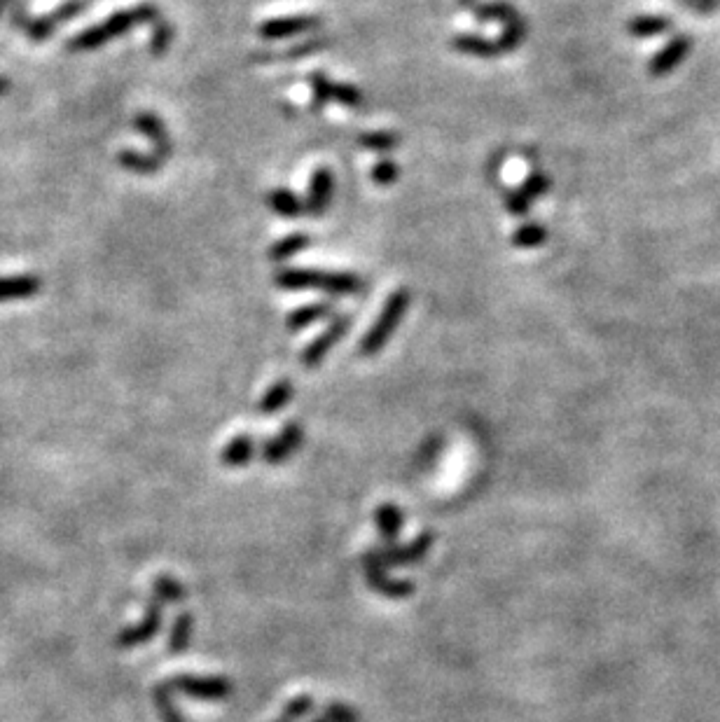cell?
Wrapping results in <instances>:
<instances>
[{
  "mask_svg": "<svg viewBox=\"0 0 720 722\" xmlns=\"http://www.w3.org/2000/svg\"><path fill=\"white\" fill-rule=\"evenodd\" d=\"M159 19H162V12H159V8H155L152 3L136 5V8H131V10L115 12V15H110L103 24L89 26L87 31H82V33H78V36H73L71 40H68L66 47L71 52L96 50V47H101V45L110 43V40L124 36V33H127L129 29H134V26L157 24Z\"/></svg>",
  "mask_w": 720,
  "mask_h": 722,
  "instance_id": "6da1fadb",
  "label": "cell"
},
{
  "mask_svg": "<svg viewBox=\"0 0 720 722\" xmlns=\"http://www.w3.org/2000/svg\"><path fill=\"white\" fill-rule=\"evenodd\" d=\"M276 286L286 290L318 288L330 295H353L365 288V283L356 274L337 272H314V269H283L276 274Z\"/></svg>",
  "mask_w": 720,
  "mask_h": 722,
  "instance_id": "7a4b0ae2",
  "label": "cell"
},
{
  "mask_svg": "<svg viewBox=\"0 0 720 722\" xmlns=\"http://www.w3.org/2000/svg\"><path fill=\"white\" fill-rule=\"evenodd\" d=\"M407 307H410V290L405 288L396 290V293L386 300L382 314H379L375 325H372L368 335L360 342V353H363V356H375V353L384 349L393 332H396L398 323L403 321Z\"/></svg>",
  "mask_w": 720,
  "mask_h": 722,
  "instance_id": "3957f363",
  "label": "cell"
},
{
  "mask_svg": "<svg viewBox=\"0 0 720 722\" xmlns=\"http://www.w3.org/2000/svg\"><path fill=\"white\" fill-rule=\"evenodd\" d=\"M82 10H85V0H68V3H64L59 10H54L52 15L47 17H31L29 12H24V8H15L10 12V22L12 26H17V29H22L31 40L40 43V40L50 38L59 24L71 22Z\"/></svg>",
  "mask_w": 720,
  "mask_h": 722,
  "instance_id": "277c9868",
  "label": "cell"
},
{
  "mask_svg": "<svg viewBox=\"0 0 720 722\" xmlns=\"http://www.w3.org/2000/svg\"><path fill=\"white\" fill-rule=\"evenodd\" d=\"M363 573L365 582H368L370 589H375L377 594L386 596V599H407L412 596L414 585L410 580H396L389 575V568L382 564L377 550H370L363 554Z\"/></svg>",
  "mask_w": 720,
  "mask_h": 722,
  "instance_id": "5b68a950",
  "label": "cell"
},
{
  "mask_svg": "<svg viewBox=\"0 0 720 722\" xmlns=\"http://www.w3.org/2000/svg\"><path fill=\"white\" fill-rule=\"evenodd\" d=\"M176 692L188 694L192 699L202 701H223L232 694V683L223 676H192V673H180L169 680Z\"/></svg>",
  "mask_w": 720,
  "mask_h": 722,
  "instance_id": "8992f818",
  "label": "cell"
},
{
  "mask_svg": "<svg viewBox=\"0 0 720 722\" xmlns=\"http://www.w3.org/2000/svg\"><path fill=\"white\" fill-rule=\"evenodd\" d=\"M164 622V603L157 601L155 596L145 606V617L138 624H131V627L122 629L120 636H117V645L120 648H136V645H143L152 641L159 634Z\"/></svg>",
  "mask_w": 720,
  "mask_h": 722,
  "instance_id": "52a82bcc",
  "label": "cell"
},
{
  "mask_svg": "<svg viewBox=\"0 0 720 722\" xmlns=\"http://www.w3.org/2000/svg\"><path fill=\"white\" fill-rule=\"evenodd\" d=\"M431 547H433V533L426 531V533H419L412 543L386 545V547H382V550H377V554L386 568H398V566L419 564V561L424 559L428 552H431Z\"/></svg>",
  "mask_w": 720,
  "mask_h": 722,
  "instance_id": "ba28073f",
  "label": "cell"
},
{
  "mask_svg": "<svg viewBox=\"0 0 720 722\" xmlns=\"http://www.w3.org/2000/svg\"><path fill=\"white\" fill-rule=\"evenodd\" d=\"M321 29V17L318 15H293V17H279L269 19V22L260 24V38L265 40H283V38H295L302 36V33Z\"/></svg>",
  "mask_w": 720,
  "mask_h": 722,
  "instance_id": "9c48e42d",
  "label": "cell"
},
{
  "mask_svg": "<svg viewBox=\"0 0 720 722\" xmlns=\"http://www.w3.org/2000/svg\"><path fill=\"white\" fill-rule=\"evenodd\" d=\"M302 437H304V433H302L300 423L288 421L286 426L281 428L279 435L265 442V447H262V461L269 465H279L283 461H288V458L293 456L297 449H300Z\"/></svg>",
  "mask_w": 720,
  "mask_h": 722,
  "instance_id": "30bf717a",
  "label": "cell"
},
{
  "mask_svg": "<svg viewBox=\"0 0 720 722\" xmlns=\"http://www.w3.org/2000/svg\"><path fill=\"white\" fill-rule=\"evenodd\" d=\"M349 325H351V321H349V318H346V316H335V318H332V323L328 325V328H325V330L321 332V335H318V337L314 339V342H311V344L307 346V349L302 351V356H300L302 365L316 367L318 363H321V360L325 358V353H328V351L332 349V346H335V344L339 342V339H342V337L346 335V330H349Z\"/></svg>",
  "mask_w": 720,
  "mask_h": 722,
  "instance_id": "8fae6325",
  "label": "cell"
},
{
  "mask_svg": "<svg viewBox=\"0 0 720 722\" xmlns=\"http://www.w3.org/2000/svg\"><path fill=\"white\" fill-rule=\"evenodd\" d=\"M134 124L143 136L150 138L152 148H155V155L162 159V162H166L173 152V143L169 138V131H166V127H164V122L152 113H138Z\"/></svg>",
  "mask_w": 720,
  "mask_h": 722,
  "instance_id": "7c38bea8",
  "label": "cell"
},
{
  "mask_svg": "<svg viewBox=\"0 0 720 722\" xmlns=\"http://www.w3.org/2000/svg\"><path fill=\"white\" fill-rule=\"evenodd\" d=\"M332 192H335V178H332V171L321 169L314 171L311 176V185H309V194H307V211L311 215H321L328 211L330 201H332Z\"/></svg>",
  "mask_w": 720,
  "mask_h": 722,
  "instance_id": "4fadbf2b",
  "label": "cell"
},
{
  "mask_svg": "<svg viewBox=\"0 0 720 722\" xmlns=\"http://www.w3.org/2000/svg\"><path fill=\"white\" fill-rule=\"evenodd\" d=\"M40 288H43V283L36 274L0 276V302L29 300V297L40 293Z\"/></svg>",
  "mask_w": 720,
  "mask_h": 722,
  "instance_id": "5bb4252c",
  "label": "cell"
},
{
  "mask_svg": "<svg viewBox=\"0 0 720 722\" xmlns=\"http://www.w3.org/2000/svg\"><path fill=\"white\" fill-rule=\"evenodd\" d=\"M375 524L379 536L386 540V545L398 543V536L405 529V510H400L398 505L384 503L375 510Z\"/></svg>",
  "mask_w": 720,
  "mask_h": 722,
  "instance_id": "9a60e30c",
  "label": "cell"
},
{
  "mask_svg": "<svg viewBox=\"0 0 720 722\" xmlns=\"http://www.w3.org/2000/svg\"><path fill=\"white\" fill-rule=\"evenodd\" d=\"M255 456V440L251 435H237L234 440L225 444V449L220 451V461L227 468H246Z\"/></svg>",
  "mask_w": 720,
  "mask_h": 722,
  "instance_id": "2e32d148",
  "label": "cell"
},
{
  "mask_svg": "<svg viewBox=\"0 0 720 722\" xmlns=\"http://www.w3.org/2000/svg\"><path fill=\"white\" fill-rule=\"evenodd\" d=\"M192 634H195V615H192L190 610H183V613H178L176 620H173V627L169 634L171 655H183V652L190 648Z\"/></svg>",
  "mask_w": 720,
  "mask_h": 722,
  "instance_id": "e0dca14e",
  "label": "cell"
},
{
  "mask_svg": "<svg viewBox=\"0 0 720 722\" xmlns=\"http://www.w3.org/2000/svg\"><path fill=\"white\" fill-rule=\"evenodd\" d=\"M452 45L461 54H468V57H477V59H494L501 54L498 43L487 40L484 36H475V33H461V36L454 38Z\"/></svg>",
  "mask_w": 720,
  "mask_h": 722,
  "instance_id": "ac0fdd59",
  "label": "cell"
},
{
  "mask_svg": "<svg viewBox=\"0 0 720 722\" xmlns=\"http://www.w3.org/2000/svg\"><path fill=\"white\" fill-rule=\"evenodd\" d=\"M295 395V388H293V381L288 379H281L276 381V384L269 388V391L262 395L260 405H258V412L265 414V416H272V414H279L283 407L288 405L290 400H293Z\"/></svg>",
  "mask_w": 720,
  "mask_h": 722,
  "instance_id": "d6986e66",
  "label": "cell"
},
{
  "mask_svg": "<svg viewBox=\"0 0 720 722\" xmlns=\"http://www.w3.org/2000/svg\"><path fill=\"white\" fill-rule=\"evenodd\" d=\"M688 47H690V43L685 38L671 40V43L664 47V50L657 54L653 61H650V73H653V75L669 73L671 68H676L685 59V54H688Z\"/></svg>",
  "mask_w": 720,
  "mask_h": 722,
  "instance_id": "ffe728a7",
  "label": "cell"
},
{
  "mask_svg": "<svg viewBox=\"0 0 720 722\" xmlns=\"http://www.w3.org/2000/svg\"><path fill=\"white\" fill-rule=\"evenodd\" d=\"M152 596L162 603H183L188 599V589L173 575L162 573L155 575V580H152Z\"/></svg>",
  "mask_w": 720,
  "mask_h": 722,
  "instance_id": "44dd1931",
  "label": "cell"
},
{
  "mask_svg": "<svg viewBox=\"0 0 720 722\" xmlns=\"http://www.w3.org/2000/svg\"><path fill=\"white\" fill-rule=\"evenodd\" d=\"M473 12H475L477 22H482V24L498 22L505 26V24L515 22V19L519 17V12L512 8V5L503 3V0H494V3H480Z\"/></svg>",
  "mask_w": 720,
  "mask_h": 722,
  "instance_id": "7402d4cb",
  "label": "cell"
},
{
  "mask_svg": "<svg viewBox=\"0 0 720 722\" xmlns=\"http://www.w3.org/2000/svg\"><path fill=\"white\" fill-rule=\"evenodd\" d=\"M173 687L169 680L162 685H157L155 690H152V699H155V706H157V715L159 720L162 722H185L183 715H180L176 701H173Z\"/></svg>",
  "mask_w": 720,
  "mask_h": 722,
  "instance_id": "603a6c76",
  "label": "cell"
},
{
  "mask_svg": "<svg viewBox=\"0 0 720 722\" xmlns=\"http://www.w3.org/2000/svg\"><path fill=\"white\" fill-rule=\"evenodd\" d=\"M120 164L127 171L150 176V173H157L159 169H162L164 162L157 155H143V152H136V150H122L120 152Z\"/></svg>",
  "mask_w": 720,
  "mask_h": 722,
  "instance_id": "cb8c5ba5",
  "label": "cell"
},
{
  "mask_svg": "<svg viewBox=\"0 0 720 722\" xmlns=\"http://www.w3.org/2000/svg\"><path fill=\"white\" fill-rule=\"evenodd\" d=\"M667 29H669V19L657 15H639L627 24V31L632 33L634 38H653L657 33Z\"/></svg>",
  "mask_w": 720,
  "mask_h": 722,
  "instance_id": "d4e9b609",
  "label": "cell"
},
{
  "mask_svg": "<svg viewBox=\"0 0 720 722\" xmlns=\"http://www.w3.org/2000/svg\"><path fill=\"white\" fill-rule=\"evenodd\" d=\"M332 314V304H309V307H302L297 309L290 314L288 318V328L290 330H302L307 328V325L321 321V318L330 316Z\"/></svg>",
  "mask_w": 720,
  "mask_h": 722,
  "instance_id": "484cf974",
  "label": "cell"
},
{
  "mask_svg": "<svg viewBox=\"0 0 720 722\" xmlns=\"http://www.w3.org/2000/svg\"><path fill=\"white\" fill-rule=\"evenodd\" d=\"M269 206L283 218H297L304 211V204L290 190H274L269 194Z\"/></svg>",
  "mask_w": 720,
  "mask_h": 722,
  "instance_id": "4316f807",
  "label": "cell"
},
{
  "mask_svg": "<svg viewBox=\"0 0 720 722\" xmlns=\"http://www.w3.org/2000/svg\"><path fill=\"white\" fill-rule=\"evenodd\" d=\"M524 40H526V24L522 17H517L515 22L503 26L501 36H498L496 43H498V50H501V54H503V52H515L517 47L524 43Z\"/></svg>",
  "mask_w": 720,
  "mask_h": 722,
  "instance_id": "83f0119b",
  "label": "cell"
},
{
  "mask_svg": "<svg viewBox=\"0 0 720 722\" xmlns=\"http://www.w3.org/2000/svg\"><path fill=\"white\" fill-rule=\"evenodd\" d=\"M307 246H309V236L290 234V236H286V239L276 241V244L272 246V251H269V255H272V260L283 262V260H290L300 251H304Z\"/></svg>",
  "mask_w": 720,
  "mask_h": 722,
  "instance_id": "f1b7e54d",
  "label": "cell"
},
{
  "mask_svg": "<svg viewBox=\"0 0 720 722\" xmlns=\"http://www.w3.org/2000/svg\"><path fill=\"white\" fill-rule=\"evenodd\" d=\"M545 239H548L545 227H540L538 222H526V225L519 227L515 236H512V244L517 248H538L545 244Z\"/></svg>",
  "mask_w": 720,
  "mask_h": 722,
  "instance_id": "f546056e",
  "label": "cell"
},
{
  "mask_svg": "<svg viewBox=\"0 0 720 722\" xmlns=\"http://www.w3.org/2000/svg\"><path fill=\"white\" fill-rule=\"evenodd\" d=\"M358 143L370 152H389L396 148L398 136L391 131H370V134L358 136Z\"/></svg>",
  "mask_w": 720,
  "mask_h": 722,
  "instance_id": "4dcf8cb0",
  "label": "cell"
},
{
  "mask_svg": "<svg viewBox=\"0 0 720 722\" xmlns=\"http://www.w3.org/2000/svg\"><path fill=\"white\" fill-rule=\"evenodd\" d=\"M171 43H173V26L169 22H164V19H159L155 29H152L150 52L155 54V57H162V54L171 47Z\"/></svg>",
  "mask_w": 720,
  "mask_h": 722,
  "instance_id": "1f68e13d",
  "label": "cell"
},
{
  "mask_svg": "<svg viewBox=\"0 0 720 722\" xmlns=\"http://www.w3.org/2000/svg\"><path fill=\"white\" fill-rule=\"evenodd\" d=\"M311 89H314V108L335 101V82H330L323 73L311 75Z\"/></svg>",
  "mask_w": 720,
  "mask_h": 722,
  "instance_id": "d6a6232c",
  "label": "cell"
},
{
  "mask_svg": "<svg viewBox=\"0 0 720 722\" xmlns=\"http://www.w3.org/2000/svg\"><path fill=\"white\" fill-rule=\"evenodd\" d=\"M314 708H316L314 697H309V694H302V697H295L293 701H288V704L283 706V720L293 722V720L307 718V715L314 711Z\"/></svg>",
  "mask_w": 720,
  "mask_h": 722,
  "instance_id": "836d02e7",
  "label": "cell"
},
{
  "mask_svg": "<svg viewBox=\"0 0 720 722\" xmlns=\"http://www.w3.org/2000/svg\"><path fill=\"white\" fill-rule=\"evenodd\" d=\"M321 718L325 722H360V715L353 706L342 704V701H332L323 708Z\"/></svg>",
  "mask_w": 720,
  "mask_h": 722,
  "instance_id": "e575fe53",
  "label": "cell"
},
{
  "mask_svg": "<svg viewBox=\"0 0 720 722\" xmlns=\"http://www.w3.org/2000/svg\"><path fill=\"white\" fill-rule=\"evenodd\" d=\"M372 180L382 187L393 185L398 180V166L393 164L391 159H379V162L375 164V169H372Z\"/></svg>",
  "mask_w": 720,
  "mask_h": 722,
  "instance_id": "d590c367",
  "label": "cell"
},
{
  "mask_svg": "<svg viewBox=\"0 0 720 722\" xmlns=\"http://www.w3.org/2000/svg\"><path fill=\"white\" fill-rule=\"evenodd\" d=\"M548 187H550V183H548V178L543 176V173L531 171L529 176H526V180H524L522 192H524V197H526V199L533 201V199H538L540 194L548 192Z\"/></svg>",
  "mask_w": 720,
  "mask_h": 722,
  "instance_id": "8d00e7d4",
  "label": "cell"
},
{
  "mask_svg": "<svg viewBox=\"0 0 720 722\" xmlns=\"http://www.w3.org/2000/svg\"><path fill=\"white\" fill-rule=\"evenodd\" d=\"M335 101L346 108H360L363 106V94L353 85H335Z\"/></svg>",
  "mask_w": 720,
  "mask_h": 722,
  "instance_id": "74e56055",
  "label": "cell"
},
{
  "mask_svg": "<svg viewBox=\"0 0 720 722\" xmlns=\"http://www.w3.org/2000/svg\"><path fill=\"white\" fill-rule=\"evenodd\" d=\"M505 208L515 215H524L531 208V201L524 197L522 190H512V192H505Z\"/></svg>",
  "mask_w": 720,
  "mask_h": 722,
  "instance_id": "f35d334b",
  "label": "cell"
},
{
  "mask_svg": "<svg viewBox=\"0 0 720 722\" xmlns=\"http://www.w3.org/2000/svg\"><path fill=\"white\" fill-rule=\"evenodd\" d=\"M477 5H480V3H477V0H459V8H461V10H475Z\"/></svg>",
  "mask_w": 720,
  "mask_h": 722,
  "instance_id": "ab89813d",
  "label": "cell"
},
{
  "mask_svg": "<svg viewBox=\"0 0 720 722\" xmlns=\"http://www.w3.org/2000/svg\"><path fill=\"white\" fill-rule=\"evenodd\" d=\"M8 89H10V80H8V78H3V75H0V96H3L5 92H8Z\"/></svg>",
  "mask_w": 720,
  "mask_h": 722,
  "instance_id": "60d3db41",
  "label": "cell"
},
{
  "mask_svg": "<svg viewBox=\"0 0 720 722\" xmlns=\"http://www.w3.org/2000/svg\"><path fill=\"white\" fill-rule=\"evenodd\" d=\"M10 3H12V0H0V17L5 15V10H8Z\"/></svg>",
  "mask_w": 720,
  "mask_h": 722,
  "instance_id": "b9f144b4",
  "label": "cell"
},
{
  "mask_svg": "<svg viewBox=\"0 0 720 722\" xmlns=\"http://www.w3.org/2000/svg\"><path fill=\"white\" fill-rule=\"evenodd\" d=\"M279 722H288V720H279ZM314 722H325L323 718H318V720H314Z\"/></svg>",
  "mask_w": 720,
  "mask_h": 722,
  "instance_id": "7bdbcfd3",
  "label": "cell"
}]
</instances>
